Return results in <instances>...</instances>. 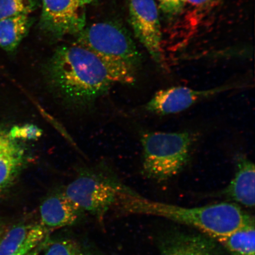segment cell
<instances>
[{
	"label": "cell",
	"mask_w": 255,
	"mask_h": 255,
	"mask_svg": "<svg viewBox=\"0 0 255 255\" xmlns=\"http://www.w3.org/2000/svg\"><path fill=\"white\" fill-rule=\"evenodd\" d=\"M81 209L65 193L48 197L40 206L41 224L44 228L57 229L66 227L76 223Z\"/></svg>",
	"instance_id": "10"
},
{
	"label": "cell",
	"mask_w": 255,
	"mask_h": 255,
	"mask_svg": "<svg viewBox=\"0 0 255 255\" xmlns=\"http://www.w3.org/2000/svg\"><path fill=\"white\" fill-rule=\"evenodd\" d=\"M45 71L53 90L79 106L92 103L116 84H132L136 76L132 70L108 62L76 43L57 48Z\"/></svg>",
	"instance_id": "1"
},
{
	"label": "cell",
	"mask_w": 255,
	"mask_h": 255,
	"mask_svg": "<svg viewBox=\"0 0 255 255\" xmlns=\"http://www.w3.org/2000/svg\"><path fill=\"white\" fill-rule=\"evenodd\" d=\"M75 43L108 62L136 72L141 56L134 41L122 25L114 21H101L85 27Z\"/></svg>",
	"instance_id": "4"
},
{
	"label": "cell",
	"mask_w": 255,
	"mask_h": 255,
	"mask_svg": "<svg viewBox=\"0 0 255 255\" xmlns=\"http://www.w3.org/2000/svg\"><path fill=\"white\" fill-rule=\"evenodd\" d=\"M44 240L41 242V243L38 245L37 247L33 249V250L31 251L27 255H39L40 252L42 251L44 246L46 245V242H44Z\"/></svg>",
	"instance_id": "22"
},
{
	"label": "cell",
	"mask_w": 255,
	"mask_h": 255,
	"mask_svg": "<svg viewBox=\"0 0 255 255\" xmlns=\"http://www.w3.org/2000/svg\"><path fill=\"white\" fill-rule=\"evenodd\" d=\"M85 24V5L81 0H42L40 27L52 39L77 35Z\"/></svg>",
	"instance_id": "6"
},
{
	"label": "cell",
	"mask_w": 255,
	"mask_h": 255,
	"mask_svg": "<svg viewBox=\"0 0 255 255\" xmlns=\"http://www.w3.org/2000/svg\"><path fill=\"white\" fill-rule=\"evenodd\" d=\"M142 171L158 181L170 179L189 163L194 136L188 132L142 133Z\"/></svg>",
	"instance_id": "3"
},
{
	"label": "cell",
	"mask_w": 255,
	"mask_h": 255,
	"mask_svg": "<svg viewBox=\"0 0 255 255\" xmlns=\"http://www.w3.org/2000/svg\"><path fill=\"white\" fill-rule=\"evenodd\" d=\"M128 213L154 215L199 229L216 239L226 237L253 221L237 204L220 203L197 207H183L153 202L135 193L127 207Z\"/></svg>",
	"instance_id": "2"
},
{
	"label": "cell",
	"mask_w": 255,
	"mask_h": 255,
	"mask_svg": "<svg viewBox=\"0 0 255 255\" xmlns=\"http://www.w3.org/2000/svg\"><path fill=\"white\" fill-rule=\"evenodd\" d=\"M216 240L231 255H255V219L226 237Z\"/></svg>",
	"instance_id": "14"
},
{
	"label": "cell",
	"mask_w": 255,
	"mask_h": 255,
	"mask_svg": "<svg viewBox=\"0 0 255 255\" xmlns=\"http://www.w3.org/2000/svg\"><path fill=\"white\" fill-rule=\"evenodd\" d=\"M212 238L195 234L171 235L161 242V255H221Z\"/></svg>",
	"instance_id": "11"
},
{
	"label": "cell",
	"mask_w": 255,
	"mask_h": 255,
	"mask_svg": "<svg viewBox=\"0 0 255 255\" xmlns=\"http://www.w3.org/2000/svg\"><path fill=\"white\" fill-rule=\"evenodd\" d=\"M130 190L100 175H80L66 187L64 193L82 211L103 217L111 210H123Z\"/></svg>",
	"instance_id": "5"
},
{
	"label": "cell",
	"mask_w": 255,
	"mask_h": 255,
	"mask_svg": "<svg viewBox=\"0 0 255 255\" xmlns=\"http://www.w3.org/2000/svg\"><path fill=\"white\" fill-rule=\"evenodd\" d=\"M235 162V176L222 194L235 203L253 208L255 204V164L242 154L237 156Z\"/></svg>",
	"instance_id": "9"
},
{
	"label": "cell",
	"mask_w": 255,
	"mask_h": 255,
	"mask_svg": "<svg viewBox=\"0 0 255 255\" xmlns=\"http://www.w3.org/2000/svg\"><path fill=\"white\" fill-rule=\"evenodd\" d=\"M130 24L137 39L155 62H163L161 24L154 0H128Z\"/></svg>",
	"instance_id": "7"
},
{
	"label": "cell",
	"mask_w": 255,
	"mask_h": 255,
	"mask_svg": "<svg viewBox=\"0 0 255 255\" xmlns=\"http://www.w3.org/2000/svg\"><path fill=\"white\" fill-rule=\"evenodd\" d=\"M81 1L82 2L83 4L86 5L90 4V3L94 1L95 0H81Z\"/></svg>",
	"instance_id": "23"
},
{
	"label": "cell",
	"mask_w": 255,
	"mask_h": 255,
	"mask_svg": "<svg viewBox=\"0 0 255 255\" xmlns=\"http://www.w3.org/2000/svg\"><path fill=\"white\" fill-rule=\"evenodd\" d=\"M44 255H88L77 242L71 239L53 242L47 247Z\"/></svg>",
	"instance_id": "17"
},
{
	"label": "cell",
	"mask_w": 255,
	"mask_h": 255,
	"mask_svg": "<svg viewBox=\"0 0 255 255\" xmlns=\"http://www.w3.org/2000/svg\"><path fill=\"white\" fill-rule=\"evenodd\" d=\"M25 160V153L17 140L0 129V192L7 189L18 176Z\"/></svg>",
	"instance_id": "12"
},
{
	"label": "cell",
	"mask_w": 255,
	"mask_h": 255,
	"mask_svg": "<svg viewBox=\"0 0 255 255\" xmlns=\"http://www.w3.org/2000/svg\"><path fill=\"white\" fill-rule=\"evenodd\" d=\"M34 225L20 224L14 226L0 236V255H11L23 244Z\"/></svg>",
	"instance_id": "15"
},
{
	"label": "cell",
	"mask_w": 255,
	"mask_h": 255,
	"mask_svg": "<svg viewBox=\"0 0 255 255\" xmlns=\"http://www.w3.org/2000/svg\"><path fill=\"white\" fill-rule=\"evenodd\" d=\"M8 135L15 140L19 139L36 141L42 136L43 130L34 124H25L24 126L12 127Z\"/></svg>",
	"instance_id": "19"
},
{
	"label": "cell",
	"mask_w": 255,
	"mask_h": 255,
	"mask_svg": "<svg viewBox=\"0 0 255 255\" xmlns=\"http://www.w3.org/2000/svg\"><path fill=\"white\" fill-rule=\"evenodd\" d=\"M213 1V0H184L185 2H189L191 4L196 6L207 5Z\"/></svg>",
	"instance_id": "21"
},
{
	"label": "cell",
	"mask_w": 255,
	"mask_h": 255,
	"mask_svg": "<svg viewBox=\"0 0 255 255\" xmlns=\"http://www.w3.org/2000/svg\"><path fill=\"white\" fill-rule=\"evenodd\" d=\"M33 21V18L26 14L0 20V47L6 52H14L27 36Z\"/></svg>",
	"instance_id": "13"
},
{
	"label": "cell",
	"mask_w": 255,
	"mask_h": 255,
	"mask_svg": "<svg viewBox=\"0 0 255 255\" xmlns=\"http://www.w3.org/2000/svg\"><path fill=\"white\" fill-rule=\"evenodd\" d=\"M46 234L47 229L42 225H34L23 244L11 255H27L44 240Z\"/></svg>",
	"instance_id": "18"
},
{
	"label": "cell",
	"mask_w": 255,
	"mask_h": 255,
	"mask_svg": "<svg viewBox=\"0 0 255 255\" xmlns=\"http://www.w3.org/2000/svg\"><path fill=\"white\" fill-rule=\"evenodd\" d=\"M238 88L239 87L237 85H227L207 90H196L183 87L162 89L156 92L143 107V110L158 116L177 114L201 100Z\"/></svg>",
	"instance_id": "8"
},
{
	"label": "cell",
	"mask_w": 255,
	"mask_h": 255,
	"mask_svg": "<svg viewBox=\"0 0 255 255\" xmlns=\"http://www.w3.org/2000/svg\"><path fill=\"white\" fill-rule=\"evenodd\" d=\"M39 4V0H0V20L15 15H30Z\"/></svg>",
	"instance_id": "16"
},
{
	"label": "cell",
	"mask_w": 255,
	"mask_h": 255,
	"mask_svg": "<svg viewBox=\"0 0 255 255\" xmlns=\"http://www.w3.org/2000/svg\"><path fill=\"white\" fill-rule=\"evenodd\" d=\"M159 8L164 13L174 15L179 13L182 9L184 0H157Z\"/></svg>",
	"instance_id": "20"
}]
</instances>
